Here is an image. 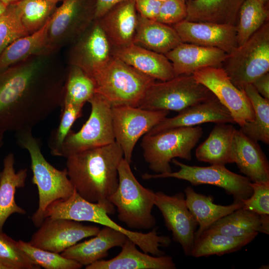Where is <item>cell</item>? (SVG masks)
I'll list each match as a JSON object with an SVG mask.
<instances>
[{
	"label": "cell",
	"instance_id": "16",
	"mask_svg": "<svg viewBox=\"0 0 269 269\" xmlns=\"http://www.w3.org/2000/svg\"><path fill=\"white\" fill-rule=\"evenodd\" d=\"M155 194V205L172 232L173 240L181 245L185 256H190L198 225L186 205L185 194L179 192L168 195L161 191Z\"/></svg>",
	"mask_w": 269,
	"mask_h": 269
},
{
	"label": "cell",
	"instance_id": "33",
	"mask_svg": "<svg viewBox=\"0 0 269 269\" xmlns=\"http://www.w3.org/2000/svg\"><path fill=\"white\" fill-rule=\"evenodd\" d=\"M50 19L39 30L16 39L4 50L0 56V71L31 57L46 54Z\"/></svg>",
	"mask_w": 269,
	"mask_h": 269
},
{
	"label": "cell",
	"instance_id": "21",
	"mask_svg": "<svg viewBox=\"0 0 269 269\" xmlns=\"http://www.w3.org/2000/svg\"><path fill=\"white\" fill-rule=\"evenodd\" d=\"M227 54L217 48L182 42L164 55L171 63L175 77L192 74L205 67H221Z\"/></svg>",
	"mask_w": 269,
	"mask_h": 269
},
{
	"label": "cell",
	"instance_id": "50",
	"mask_svg": "<svg viewBox=\"0 0 269 269\" xmlns=\"http://www.w3.org/2000/svg\"><path fill=\"white\" fill-rule=\"evenodd\" d=\"M257 0L265 5H267V3H268V2H269V0Z\"/></svg>",
	"mask_w": 269,
	"mask_h": 269
},
{
	"label": "cell",
	"instance_id": "35",
	"mask_svg": "<svg viewBox=\"0 0 269 269\" xmlns=\"http://www.w3.org/2000/svg\"><path fill=\"white\" fill-rule=\"evenodd\" d=\"M269 17L267 5L257 0H245L240 8L236 25L238 46L245 42L269 21Z\"/></svg>",
	"mask_w": 269,
	"mask_h": 269
},
{
	"label": "cell",
	"instance_id": "47",
	"mask_svg": "<svg viewBox=\"0 0 269 269\" xmlns=\"http://www.w3.org/2000/svg\"><path fill=\"white\" fill-rule=\"evenodd\" d=\"M8 5L0 0V16L6 11Z\"/></svg>",
	"mask_w": 269,
	"mask_h": 269
},
{
	"label": "cell",
	"instance_id": "42",
	"mask_svg": "<svg viewBox=\"0 0 269 269\" xmlns=\"http://www.w3.org/2000/svg\"><path fill=\"white\" fill-rule=\"evenodd\" d=\"M253 192L242 200V208L260 215H269V181L250 183Z\"/></svg>",
	"mask_w": 269,
	"mask_h": 269
},
{
	"label": "cell",
	"instance_id": "54",
	"mask_svg": "<svg viewBox=\"0 0 269 269\" xmlns=\"http://www.w3.org/2000/svg\"><path fill=\"white\" fill-rule=\"evenodd\" d=\"M185 0V1L186 2V1H188V0Z\"/></svg>",
	"mask_w": 269,
	"mask_h": 269
},
{
	"label": "cell",
	"instance_id": "14",
	"mask_svg": "<svg viewBox=\"0 0 269 269\" xmlns=\"http://www.w3.org/2000/svg\"><path fill=\"white\" fill-rule=\"evenodd\" d=\"M194 79L207 87L229 110L235 123L242 127L253 121L254 110L243 89L237 88L221 67H208L192 74Z\"/></svg>",
	"mask_w": 269,
	"mask_h": 269
},
{
	"label": "cell",
	"instance_id": "40",
	"mask_svg": "<svg viewBox=\"0 0 269 269\" xmlns=\"http://www.w3.org/2000/svg\"><path fill=\"white\" fill-rule=\"evenodd\" d=\"M82 106L64 104L61 107L59 125L52 132L48 140L51 154L59 156L63 142L75 121L82 115Z\"/></svg>",
	"mask_w": 269,
	"mask_h": 269
},
{
	"label": "cell",
	"instance_id": "12",
	"mask_svg": "<svg viewBox=\"0 0 269 269\" xmlns=\"http://www.w3.org/2000/svg\"><path fill=\"white\" fill-rule=\"evenodd\" d=\"M68 215L72 220L97 223L121 231L142 252L154 256L165 255L159 247H167L171 243L169 237L158 235L156 228L147 233H143L123 228L109 217L102 205L87 201L79 196L75 197L70 203L68 209Z\"/></svg>",
	"mask_w": 269,
	"mask_h": 269
},
{
	"label": "cell",
	"instance_id": "43",
	"mask_svg": "<svg viewBox=\"0 0 269 269\" xmlns=\"http://www.w3.org/2000/svg\"><path fill=\"white\" fill-rule=\"evenodd\" d=\"M187 6L184 0H167L161 3L155 20L172 26L185 19Z\"/></svg>",
	"mask_w": 269,
	"mask_h": 269
},
{
	"label": "cell",
	"instance_id": "38",
	"mask_svg": "<svg viewBox=\"0 0 269 269\" xmlns=\"http://www.w3.org/2000/svg\"><path fill=\"white\" fill-rule=\"evenodd\" d=\"M20 248L32 261L45 269H79L82 265L76 261L66 258L59 253L41 249L22 240L17 241Z\"/></svg>",
	"mask_w": 269,
	"mask_h": 269
},
{
	"label": "cell",
	"instance_id": "39",
	"mask_svg": "<svg viewBox=\"0 0 269 269\" xmlns=\"http://www.w3.org/2000/svg\"><path fill=\"white\" fill-rule=\"evenodd\" d=\"M0 264L5 269H39L19 247L17 241L0 230Z\"/></svg>",
	"mask_w": 269,
	"mask_h": 269
},
{
	"label": "cell",
	"instance_id": "6",
	"mask_svg": "<svg viewBox=\"0 0 269 269\" xmlns=\"http://www.w3.org/2000/svg\"><path fill=\"white\" fill-rule=\"evenodd\" d=\"M199 126L182 127L143 136L141 146L149 168L156 173L172 172L169 163L175 157L191 160V151L202 137Z\"/></svg>",
	"mask_w": 269,
	"mask_h": 269
},
{
	"label": "cell",
	"instance_id": "41",
	"mask_svg": "<svg viewBox=\"0 0 269 269\" xmlns=\"http://www.w3.org/2000/svg\"><path fill=\"white\" fill-rule=\"evenodd\" d=\"M27 34L21 23L16 2L8 5L0 16V56L14 40Z\"/></svg>",
	"mask_w": 269,
	"mask_h": 269
},
{
	"label": "cell",
	"instance_id": "22",
	"mask_svg": "<svg viewBox=\"0 0 269 269\" xmlns=\"http://www.w3.org/2000/svg\"><path fill=\"white\" fill-rule=\"evenodd\" d=\"M111 55L155 80L165 81L175 77L172 64L164 54L134 43L111 47Z\"/></svg>",
	"mask_w": 269,
	"mask_h": 269
},
{
	"label": "cell",
	"instance_id": "45",
	"mask_svg": "<svg viewBox=\"0 0 269 269\" xmlns=\"http://www.w3.org/2000/svg\"><path fill=\"white\" fill-rule=\"evenodd\" d=\"M252 84L264 98L269 100V73L267 72L256 79Z\"/></svg>",
	"mask_w": 269,
	"mask_h": 269
},
{
	"label": "cell",
	"instance_id": "3",
	"mask_svg": "<svg viewBox=\"0 0 269 269\" xmlns=\"http://www.w3.org/2000/svg\"><path fill=\"white\" fill-rule=\"evenodd\" d=\"M16 142L26 149L29 155L32 172V182L36 185L38 193V206L31 220L39 227L44 220L47 207L52 203L70 197L74 192L66 168L59 170L49 163L44 157L39 139L32 131L15 133Z\"/></svg>",
	"mask_w": 269,
	"mask_h": 269
},
{
	"label": "cell",
	"instance_id": "1",
	"mask_svg": "<svg viewBox=\"0 0 269 269\" xmlns=\"http://www.w3.org/2000/svg\"><path fill=\"white\" fill-rule=\"evenodd\" d=\"M38 56L0 72V132L32 131L62 105L63 80Z\"/></svg>",
	"mask_w": 269,
	"mask_h": 269
},
{
	"label": "cell",
	"instance_id": "32",
	"mask_svg": "<svg viewBox=\"0 0 269 269\" xmlns=\"http://www.w3.org/2000/svg\"><path fill=\"white\" fill-rule=\"evenodd\" d=\"M258 234L232 237L207 229L195 239L190 256L194 258L212 255L220 256L237 252L251 243Z\"/></svg>",
	"mask_w": 269,
	"mask_h": 269
},
{
	"label": "cell",
	"instance_id": "46",
	"mask_svg": "<svg viewBox=\"0 0 269 269\" xmlns=\"http://www.w3.org/2000/svg\"><path fill=\"white\" fill-rule=\"evenodd\" d=\"M122 0H96L95 19L102 16L106 11Z\"/></svg>",
	"mask_w": 269,
	"mask_h": 269
},
{
	"label": "cell",
	"instance_id": "52",
	"mask_svg": "<svg viewBox=\"0 0 269 269\" xmlns=\"http://www.w3.org/2000/svg\"><path fill=\"white\" fill-rule=\"evenodd\" d=\"M0 269H5V268L2 265L0 264Z\"/></svg>",
	"mask_w": 269,
	"mask_h": 269
},
{
	"label": "cell",
	"instance_id": "34",
	"mask_svg": "<svg viewBox=\"0 0 269 269\" xmlns=\"http://www.w3.org/2000/svg\"><path fill=\"white\" fill-rule=\"evenodd\" d=\"M252 104L255 117L253 121L247 122L239 130L249 138L267 144L269 143V100L262 97L252 84L243 89Z\"/></svg>",
	"mask_w": 269,
	"mask_h": 269
},
{
	"label": "cell",
	"instance_id": "48",
	"mask_svg": "<svg viewBox=\"0 0 269 269\" xmlns=\"http://www.w3.org/2000/svg\"><path fill=\"white\" fill-rule=\"evenodd\" d=\"M5 4L9 5L11 3L16 2L20 0H0Z\"/></svg>",
	"mask_w": 269,
	"mask_h": 269
},
{
	"label": "cell",
	"instance_id": "11",
	"mask_svg": "<svg viewBox=\"0 0 269 269\" xmlns=\"http://www.w3.org/2000/svg\"><path fill=\"white\" fill-rule=\"evenodd\" d=\"M88 102L91 107L88 120L78 132L70 131L63 142L59 156L66 158L73 153L103 146L115 141L112 108L96 93Z\"/></svg>",
	"mask_w": 269,
	"mask_h": 269
},
{
	"label": "cell",
	"instance_id": "20",
	"mask_svg": "<svg viewBox=\"0 0 269 269\" xmlns=\"http://www.w3.org/2000/svg\"><path fill=\"white\" fill-rule=\"evenodd\" d=\"M235 123L231 113L215 97L190 106L172 118H165L146 134H153L177 127H193L206 123Z\"/></svg>",
	"mask_w": 269,
	"mask_h": 269
},
{
	"label": "cell",
	"instance_id": "24",
	"mask_svg": "<svg viewBox=\"0 0 269 269\" xmlns=\"http://www.w3.org/2000/svg\"><path fill=\"white\" fill-rule=\"evenodd\" d=\"M127 236L123 232L104 226L93 238L68 248L61 255L82 266L89 265L108 256L109 250L122 247Z\"/></svg>",
	"mask_w": 269,
	"mask_h": 269
},
{
	"label": "cell",
	"instance_id": "28",
	"mask_svg": "<svg viewBox=\"0 0 269 269\" xmlns=\"http://www.w3.org/2000/svg\"><path fill=\"white\" fill-rule=\"evenodd\" d=\"M245 0H188L185 20L236 26Z\"/></svg>",
	"mask_w": 269,
	"mask_h": 269
},
{
	"label": "cell",
	"instance_id": "9",
	"mask_svg": "<svg viewBox=\"0 0 269 269\" xmlns=\"http://www.w3.org/2000/svg\"><path fill=\"white\" fill-rule=\"evenodd\" d=\"M171 162L180 167L178 171L155 174L145 173L141 175L142 178L148 180L172 177L187 181L193 185H213L224 189L227 194L233 197L234 201L246 199L253 194L251 180L245 176L232 172L225 165L191 166L175 158Z\"/></svg>",
	"mask_w": 269,
	"mask_h": 269
},
{
	"label": "cell",
	"instance_id": "10",
	"mask_svg": "<svg viewBox=\"0 0 269 269\" xmlns=\"http://www.w3.org/2000/svg\"><path fill=\"white\" fill-rule=\"evenodd\" d=\"M96 0H63L50 19L46 54L75 41L95 20Z\"/></svg>",
	"mask_w": 269,
	"mask_h": 269
},
{
	"label": "cell",
	"instance_id": "17",
	"mask_svg": "<svg viewBox=\"0 0 269 269\" xmlns=\"http://www.w3.org/2000/svg\"><path fill=\"white\" fill-rule=\"evenodd\" d=\"M111 56V46L95 19L73 42L69 61L70 65L80 68L92 79Z\"/></svg>",
	"mask_w": 269,
	"mask_h": 269
},
{
	"label": "cell",
	"instance_id": "2",
	"mask_svg": "<svg viewBox=\"0 0 269 269\" xmlns=\"http://www.w3.org/2000/svg\"><path fill=\"white\" fill-rule=\"evenodd\" d=\"M124 158L116 142L71 154L66 157L68 176L76 192L85 200L115 212L109 197L119 184L118 166Z\"/></svg>",
	"mask_w": 269,
	"mask_h": 269
},
{
	"label": "cell",
	"instance_id": "53",
	"mask_svg": "<svg viewBox=\"0 0 269 269\" xmlns=\"http://www.w3.org/2000/svg\"><path fill=\"white\" fill-rule=\"evenodd\" d=\"M157 0L162 2H164V1H166L167 0Z\"/></svg>",
	"mask_w": 269,
	"mask_h": 269
},
{
	"label": "cell",
	"instance_id": "5",
	"mask_svg": "<svg viewBox=\"0 0 269 269\" xmlns=\"http://www.w3.org/2000/svg\"><path fill=\"white\" fill-rule=\"evenodd\" d=\"M119 184L109 201L116 207L118 218L128 227L149 229L156 224L151 212L155 192L141 185L134 175L130 163L124 158L118 166Z\"/></svg>",
	"mask_w": 269,
	"mask_h": 269
},
{
	"label": "cell",
	"instance_id": "25",
	"mask_svg": "<svg viewBox=\"0 0 269 269\" xmlns=\"http://www.w3.org/2000/svg\"><path fill=\"white\" fill-rule=\"evenodd\" d=\"M234 163L252 182L269 181V163L257 141L236 130L234 142Z\"/></svg>",
	"mask_w": 269,
	"mask_h": 269
},
{
	"label": "cell",
	"instance_id": "4",
	"mask_svg": "<svg viewBox=\"0 0 269 269\" xmlns=\"http://www.w3.org/2000/svg\"><path fill=\"white\" fill-rule=\"evenodd\" d=\"M92 80L95 93L111 108L137 107L149 87L155 81L113 56Z\"/></svg>",
	"mask_w": 269,
	"mask_h": 269
},
{
	"label": "cell",
	"instance_id": "15",
	"mask_svg": "<svg viewBox=\"0 0 269 269\" xmlns=\"http://www.w3.org/2000/svg\"><path fill=\"white\" fill-rule=\"evenodd\" d=\"M38 228L29 244L59 254L82 239L95 236L100 230L96 226L85 225L79 221L49 218H45Z\"/></svg>",
	"mask_w": 269,
	"mask_h": 269
},
{
	"label": "cell",
	"instance_id": "37",
	"mask_svg": "<svg viewBox=\"0 0 269 269\" xmlns=\"http://www.w3.org/2000/svg\"><path fill=\"white\" fill-rule=\"evenodd\" d=\"M16 4L21 23L28 34L42 28L56 8V3L46 0H20Z\"/></svg>",
	"mask_w": 269,
	"mask_h": 269
},
{
	"label": "cell",
	"instance_id": "29",
	"mask_svg": "<svg viewBox=\"0 0 269 269\" xmlns=\"http://www.w3.org/2000/svg\"><path fill=\"white\" fill-rule=\"evenodd\" d=\"M182 42L172 26L138 14L134 44L165 54Z\"/></svg>",
	"mask_w": 269,
	"mask_h": 269
},
{
	"label": "cell",
	"instance_id": "7",
	"mask_svg": "<svg viewBox=\"0 0 269 269\" xmlns=\"http://www.w3.org/2000/svg\"><path fill=\"white\" fill-rule=\"evenodd\" d=\"M221 67L240 89L269 72V21L245 42L228 54Z\"/></svg>",
	"mask_w": 269,
	"mask_h": 269
},
{
	"label": "cell",
	"instance_id": "44",
	"mask_svg": "<svg viewBox=\"0 0 269 269\" xmlns=\"http://www.w3.org/2000/svg\"><path fill=\"white\" fill-rule=\"evenodd\" d=\"M136 11L140 16L156 20L161 2L157 0H134Z\"/></svg>",
	"mask_w": 269,
	"mask_h": 269
},
{
	"label": "cell",
	"instance_id": "51",
	"mask_svg": "<svg viewBox=\"0 0 269 269\" xmlns=\"http://www.w3.org/2000/svg\"><path fill=\"white\" fill-rule=\"evenodd\" d=\"M48 0V1H49L57 3L58 2H59V1H61V0Z\"/></svg>",
	"mask_w": 269,
	"mask_h": 269
},
{
	"label": "cell",
	"instance_id": "23",
	"mask_svg": "<svg viewBox=\"0 0 269 269\" xmlns=\"http://www.w3.org/2000/svg\"><path fill=\"white\" fill-rule=\"evenodd\" d=\"M136 245L128 238L123 245L121 252L109 260H101L86 269H175L172 258L168 255L150 256L139 251Z\"/></svg>",
	"mask_w": 269,
	"mask_h": 269
},
{
	"label": "cell",
	"instance_id": "49",
	"mask_svg": "<svg viewBox=\"0 0 269 269\" xmlns=\"http://www.w3.org/2000/svg\"><path fill=\"white\" fill-rule=\"evenodd\" d=\"M4 133L0 132V149L2 147L3 144V137Z\"/></svg>",
	"mask_w": 269,
	"mask_h": 269
},
{
	"label": "cell",
	"instance_id": "31",
	"mask_svg": "<svg viewBox=\"0 0 269 269\" xmlns=\"http://www.w3.org/2000/svg\"><path fill=\"white\" fill-rule=\"evenodd\" d=\"M220 234L242 237L255 233L269 234V215L240 208L219 219L208 229Z\"/></svg>",
	"mask_w": 269,
	"mask_h": 269
},
{
	"label": "cell",
	"instance_id": "30",
	"mask_svg": "<svg viewBox=\"0 0 269 269\" xmlns=\"http://www.w3.org/2000/svg\"><path fill=\"white\" fill-rule=\"evenodd\" d=\"M184 191L186 205L199 226L195 239L215 222L243 207L241 201H234L226 206L216 204L212 196L198 193L190 186L186 187Z\"/></svg>",
	"mask_w": 269,
	"mask_h": 269
},
{
	"label": "cell",
	"instance_id": "26",
	"mask_svg": "<svg viewBox=\"0 0 269 269\" xmlns=\"http://www.w3.org/2000/svg\"><path fill=\"white\" fill-rule=\"evenodd\" d=\"M236 130L227 123L216 124L207 139L196 148L197 159L214 165L234 163V142Z\"/></svg>",
	"mask_w": 269,
	"mask_h": 269
},
{
	"label": "cell",
	"instance_id": "27",
	"mask_svg": "<svg viewBox=\"0 0 269 269\" xmlns=\"http://www.w3.org/2000/svg\"><path fill=\"white\" fill-rule=\"evenodd\" d=\"M15 158L12 153L4 158L3 168L0 171V230L12 214L24 215L26 211L19 206L15 200L17 189L24 187L27 176V168L15 171Z\"/></svg>",
	"mask_w": 269,
	"mask_h": 269
},
{
	"label": "cell",
	"instance_id": "19",
	"mask_svg": "<svg viewBox=\"0 0 269 269\" xmlns=\"http://www.w3.org/2000/svg\"><path fill=\"white\" fill-rule=\"evenodd\" d=\"M138 13L134 0H122L96 20L112 47L133 43Z\"/></svg>",
	"mask_w": 269,
	"mask_h": 269
},
{
	"label": "cell",
	"instance_id": "36",
	"mask_svg": "<svg viewBox=\"0 0 269 269\" xmlns=\"http://www.w3.org/2000/svg\"><path fill=\"white\" fill-rule=\"evenodd\" d=\"M95 93L93 80L80 68L71 65L64 82L63 104L83 107Z\"/></svg>",
	"mask_w": 269,
	"mask_h": 269
},
{
	"label": "cell",
	"instance_id": "18",
	"mask_svg": "<svg viewBox=\"0 0 269 269\" xmlns=\"http://www.w3.org/2000/svg\"><path fill=\"white\" fill-rule=\"evenodd\" d=\"M172 26L182 42L217 48L227 54L238 46L234 25L184 20Z\"/></svg>",
	"mask_w": 269,
	"mask_h": 269
},
{
	"label": "cell",
	"instance_id": "8",
	"mask_svg": "<svg viewBox=\"0 0 269 269\" xmlns=\"http://www.w3.org/2000/svg\"><path fill=\"white\" fill-rule=\"evenodd\" d=\"M214 97L192 74L181 75L165 81H155L149 87L137 107L151 111L180 112Z\"/></svg>",
	"mask_w": 269,
	"mask_h": 269
},
{
	"label": "cell",
	"instance_id": "13",
	"mask_svg": "<svg viewBox=\"0 0 269 269\" xmlns=\"http://www.w3.org/2000/svg\"><path fill=\"white\" fill-rule=\"evenodd\" d=\"M111 111L115 141L121 147L124 158L130 164L138 140L166 118L169 113L131 106L112 108Z\"/></svg>",
	"mask_w": 269,
	"mask_h": 269
}]
</instances>
